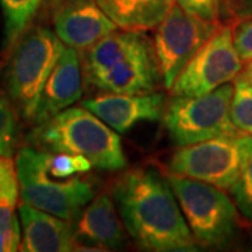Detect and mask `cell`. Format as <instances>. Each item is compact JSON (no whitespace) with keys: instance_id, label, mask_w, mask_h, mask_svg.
<instances>
[{"instance_id":"1","label":"cell","mask_w":252,"mask_h":252,"mask_svg":"<svg viewBox=\"0 0 252 252\" xmlns=\"http://www.w3.org/2000/svg\"><path fill=\"white\" fill-rule=\"evenodd\" d=\"M112 196L127 233L143 250H198L170 182L156 170L126 172L114 185Z\"/></svg>"},{"instance_id":"2","label":"cell","mask_w":252,"mask_h":252,"mask_svg":"<svg viewBox=\"0 0 252 252\" xmlns=\"http://www.w3.org/2000/svg\"><path fill=\"white\" fill-rule=\"evenodd\" d=\"M79 55L89 91L144 94L162 81L154 44L143 31L117 30Z\"/></svg>"},{"instance_id":"3","label":"cell","mask_w":252,"mask_h":252,"mask_svg":"<svg viewBox=\"0 0 252 252\" xmlns=\"http://www.w3.org/2000/svg\"><path fill=\"white\" fill-rule=\"evenodd\" d=\"M30 146L52 152L83 156L94 168L119 171L127 164L122 142L102 119L81 107H69L28 133Z\"/></svg>"},{"instance_id":"4","label":"cell","mask_w":252,"mask_h":252,"mask_svg":"<svg viewBox=\"0 0 252 252\" xmlns=\"http://www.w3.org/2000/svg\"><path fill=\"white\" fill-rule=\"evenodd\" d=\"M66 45L56 32L44 26H31L10 54L3 81L18 115L32 124L49 74Z\"/></svg>"},{"instance_id":"5","label":"cell","mask_w":252,"mask_h":252,"mask_svg":"<svg viewBox=\"0 0 252 252\" xmlns=\"http://www.w3.org/2000/svg\"><path fill=\"white\" fill-rule=\"evenodd\" d=\"M20 196L23 202L72 221L95 196L94 187L80 177L59 178L48 171L45 150L26 146L16 156Z\"/></svg>"},{"instance_id":"6","label":"cell","mask_w":252,"mask_h":252,"mask_svg":"<svg viewBox=\"0 0 252 252\" xmlns=\"http://www.w3.org/2000/svg\"><path fill=\"white\" fill-rule=\"evenodd\" d=\"M251 161L252 135L238 132L180 147L172 154L170 170L220 189H231Z\"/></svg>"},{"instance_id":"7","label":"cell","mask_w":252,"mask_h":252,"mask_svg":"<svg viewBox=\"0 0 252 252\" xmlns=\"http://www.w3.org/2000/svg\"><path fill=\"white\" fill-rule=\"evenodd\" d=\"M167 180L195 240L200 245H224L237 233V206L221 189L170 172Z\"/></svg>"},{"instance_id":"8","label":"cell","mask_w":252,"mask_h":252,"mask_svg":"<svg viewBox=\"0 0 252 252\" xmlns=\"http://www.w3.org/2000/svg\"><path fill=\"white\" fill-rule=\"evenodd\" d=\"M234 84H223L199 97L174 95L164 109V124L178 147L199 143L221 135L238 133L230 107Z\"/></svg>"},{"instance_id":"9","label":"cell","mask_w":252,"mask_h":252,"mask_svg":"<svg viewBox=\"0 0 252 252\" xmlns=\"http://www.w3.org/2000/svg\"><path fill=\"white\" fill-rule=\"evenodd\" d=\"M217 28L219 24L190 14L174 1L167 16L156 27L153 42L167 90H171L180 73Z\"/></svg>"},{"instance_id":"10","label":"cell","mask_w":252,"mask_h":252,"mask_svg":"<svg viewBox=\"0 0 252 252\" xmlns=\"http://www.w3.org/2000/svg\"><path fill=\"white\" fill-rule=\"evenodd\" d=\"M243 61L233 42V28L219 26L217 31L189 61L172 84V95L199 97L227 84L243 70Z\"/></svg>"},{"instance_id":"11","label":"cell","mask_w":252,"mask_h":252,"mask_svg":"<svg viewBox=\"0 0 252 252\" xmlns=\"http://www.w3.org/2000/svg\"><path fill=\"white\" fill-rule=\"evenodd\" d=\"M52 21L63 44L79 52L118 30L95 0H67L56 10Z\"/></svg>"},{"instance_id":"12","label":"cell","mask_w":252,"mask_h":252,"mask_svg":"<svg viewBox=\"0 0 252 252\" xmlns=\"http://www.w3.org/2000/svg\"><path fill=\"white\" fill-rule=\"evenodd\" d=\"M81 105L118 133H125L142 121H158L165 109V97L154 91L144 94L101 93L83 99Z\"/></svg>"},{"instance_id":"13","label":"cell","mask_w":252,"mask_h":252,"mask_svg":"<svg viewBox=\"0 0 252 252\" xmlns=\"http://www.w3.org/2000/svg\"><path fill=\"white\" fill-rule=\"evenodd\" d=\"M83 84L79 51L66 46L46 80L32 125L44 124L79 101L83 95Z\"/></svg>"},{"instance_id":"14","label":"cell","mask_w":252,"mask_h":252,"mask_svg":"<svg viewBox=\"0 0 252 252\" xmlns=\"http://www.w3.org/2000/svg\"><path fill=\"white\" fill-rule=\"evenodd\" d=\"M18 216L23 227L20 251H74L77 241L70 220L55 216L26 202L18 205Z\"/></svg>"},{"instance_id":"15","label":"cell","mask_w":252,"mask_h":252,"mask_svg":"<svg viewBox=\"0 0 252 252\" xmlns=\"http://www.w3.org/2000/svg\"><path fill=\"white\" fill-rule=\"evenodd\" d=\"M76 247H89L87 251L118 248L124 243L122 223L108 195L94 196L90 203L79 212L72 220ZM76 250V248H74Z\"/></svg>"},{"instance_id":"16","label":"cell","mask_w":252,"mask_h":252,"mask_svg":"<svg viewBox=\"0 0 252 252\" xmlns=\"http://www.w3.org/2000/svg\"><path fill=\"white\" fill-rule=\"evenodd\" d=\"M118 28L149 31L161 23L174 0H95Z\"/></svg>"},{"instance_id":"17","label":"cell","mask_w":252,"mask_h":252,"mask_svg":"<svg viewBox=\"0 0 252 252\" xmlns=\"http://www.w3.org/2000/svg\"><path fill=\"white\" fill-rule=\"evenodd\" d=\"M42 4V0H0L3 11L4 31H3V52L11 54L20 38L31 27V21L35 17Z\"/></svg>"},{"instance_id":"18","label":"cell","mask_w":252,"mask_h":252,"mask_svg":"<svg viewBox=\"0 0 252 252\" xmlns=\"http://www.w3.org/2000/svg\"><path fill=\"white\" fill-rule=\"evenodd\" d=\"M230 115L238 130L252 135V84L241 77L234 83Z\"/></svg>"},{"instance_id":"19","label":"cell","mask_w":252,"mask_h":252,"mask_svg":"<svg viewBox=\"0 0 252 252\" xmlns=\"http://www.w3.org/2000/svg\"><path fill=\"white\" fill-rule=\"evenodd\" d=\"M18 112L6 97L0 95V154L11 157L18 144Z\"/></svg>"},{"instance_id":"20","label":"cell","mask_w":252,"mask_h":252,"mask_svg":"<svg viewBox=\"0 0 252 252\" xmlns=\"http://www.w3.org/2000/svg\"><path fill=\"white\" fill-rule=\"evenodd\" d=\"M20 195L16 162L11 157L0 154V203L16 206Z\"/></svg>"},{"instance_id":"21","label":"cell","mask_w":252,"mask_h":252,"mask_svg":"<svg viewBox=\"0 0 252 252\" xmlns=\"http://www.w3.org/2000/svg\"><path fill=\"white\" fill-rule=\"evenodd\" d=\"M0 233L6 240L7 252L20 250V245H21L20 223L14 213V206H11L9 203H0Z\"/></svg>"},{"instance_id":"22","label":"cell","mask_w":252,"mask_h":252,"mask_svg":"<svg viewBox=\"0 0 252 252\" xmlns=\"http://www.w3.org/2000/svg\"><path fill=\"white\" fill-rule=\"evenodd\" d=\"M230 190L241 215L252 223V161L244 171L243 177Z\"/></svg>"},{"instance_id":"23","label":"cell","mask_w":252,"mask_h":252,"mask_svg":"<svg viewBox=\"0 0 252 252\" xmlns=\"http://www.w3.org/2000/svg\"><path fill=\"white\" fill-rule=\"evenodd\" d=\"M188 13L198 16L210 23L219 24L220 16L223 14L221 0H174Z\"/></svg>"},{"instance_id":"24","label":"cell","mask_w":252,"mask_h":252,"mask_svg":"<svg viewBox=\"0 0 252 252\" xmlns=\"http://www.w3.org/2000/svg\"><path fill=\"white\" fill-rule=\"evenodd\" d=\"M233 42L244 63L252 61V17L240 18L233 27Z\"/></svg>"},{"instance_id":"25","label":"cell","mask_w":252,"mask_h":252,"mask_svg":"<svg viewBox=\"0 0 252 252\" xmlns=\"http://www.w3.org/2000/svg\"><path fill=\"white\" fill-rule=\"evenodd\" d=\"M221 10L237 20L252 17V0H221Z\"/></svg>"},{"instance_id":"26","label":"cell","mask_w":252,"mask_h":252,"mask_svg":"<svg viewBox=\"0 0 252 252\" xmlns=\"http://www.w3.org/2000/svg\"><path fill=\"white\" fill-rule=\"evenodd\" d=\"M67 0H42L41 9H42V16L44 17H54L56 10L62 6L63 3H66Z\"/></svg>"},{"instance_id":"27","label":"cell","mask_w":252,"mask_h":252,"mask_svg":"<svg viewBox=\"0 0 252 252\" xmlns=\"http://www.w3.org/2000/svg\"><path fill=\"white\" fill-rule=\"evenodd\" d=\"M240 77L244 79V80L250 81V83L252 84V61L247 62L245 67H243V70H241V73H240Z\"/></svg>"},{"instance_id":"28","label":"cell","mask_w":252,"mask_h":252,"mask_svg":"<svg viewBox=\"0 0 252 252\" xmlns=\"http://www.w3.org/2000/svg\"><path fill=\"white\" fill-rule=\"evenodd\" d=\"M0 252H7V245H6V240L3 234L0 233Z\"/></svg>"}]
</instances>
